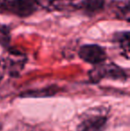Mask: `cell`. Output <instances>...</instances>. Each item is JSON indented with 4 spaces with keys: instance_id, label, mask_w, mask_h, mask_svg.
Returning <instances> with one entry per match:
<instances>
[{
    "instance_id": "6da1fadb",
    "label": "cell",
    "mask_w": 130,
    "mask_h": 131,
    "mask_svg": "<svg viewBox=\"0 0 130 131\" xmlns=\"http://www.w3.org/2000/svg\"><path fill=\"white\" fill-rule=\"evenodd\" d=\"M40 7L39 0H0V12L20 18L30 17Z\"/></svg>"
},
{
    "instance_id": "7a4b0ae2",
    "label": "cell",
    "mask_w": 130,
    "mask_h": 131,
    "mask_svg": "<svg viewBox=\"0 0 130 131\" xmlns=\"http://www.w3.org/2000/svg\"><path fill=\"white\" fill-rule=\"evenodd\" d=\"M27 56L24 53L13 48H6L0 55V67L9 76L17 78L23 71L27 62Z\"/></svg>"
},
{
    "instance_id": "3957f363",
    "label": "cell",
    "mask_w": 130,
    "mask_h": 131,
    "mask_svg": "<svg viewBox=\"0 0 130 131\" xmlns=\"http://www.w3.org/2000/svg\"><path fill=\"white\" fill-rule=\"evenodd\" d=\"M88 77L92 83H98L104 79L120 81H126L128 79L126 70L114 62L102 63L94 66L88 72Z\"/></svg>"
},
{
    "instance_id": "277c9868",
    "label": "cell",
    "mask_w": 130,
    "mask_h": 131,
    "mask_svg": "<svg viewBox=\"0 0 130 131\" xmlns=\"http://www.w3.org/2000/svg\"><path fill=\"white\" fill-rule=\"evenodd\" d=\"M108 119L109 117L104 108L89 111L85 116H82L77 126V131H104Z\"/></svg>"
},
{
    "instance_id": "5b68a950",
    "label": "cell",
    "mask_w": 130,
    "mask_h": 131,
    "mask_svg": "<svg viewBox=\"0 0 130 131\" xmlns=\"http://www.w3.org/2000/svg\"><path fill=\"white\" fill-rule=\"evenodd\" d=\"M78 56L85 62L96 66L105 62L107 53L103 47L97 44H86L79 47Z\"/></svg>"
},
{
    "instance_id": "8992f818",
    "label": "cell",
    "mask_w": 130,
    "mask_h": 131,
    "mask_svg": "<svg viewBox=\"0 0 130 131\" xmlns=\"http://www.w3.org/2000/svg\"><path fill=\"white\" fill-rule=\"evenodd\" d=\"M106 5V0H80L74 5V9L79 10L85 15L92 17L102 13Z\"/></svg>"
},
{
    "instance_id": "52a82bcc",
    "label": "cell",
    "mask_w": 130,
    "mask_h": 131,
    "mask_svg": "<svg viewBox=\"0 0 130 131\" xmlns=\"http://www.w3.org/2000/svg\"><path fill=\"white\" fill-rule=\"evenodd\" d=\"M111 7L117 19L129 23V0H113Z\"/></svg>"
},
{
    "instance_id": "ba28073f",
    "label": "cell",
    "mask_w": 130,
    "mask_h": 131,
    "mask_svg": "<svg viewBox=\"0 0 130 131\" xmlns=\"http://www.w3.org/2000/svg\"><path fill=\"white\" fill-rule=\"evenodd\" d=\"M76 0H39L40 7L47 9L48 11H63L69 6L74 9Z\"/></svg>"
},
{
    "instance_id": "9c48e42d",
    "label": "cell",
    "mask_w": 130,
    "mask_h": 131,
    "mask_svg": "<svg viewBox=\"0 0 130 131\" xmlns=\"http://www.w3.org/2000/svg\"><path fill=\"white\" fill-rule=\"evenodd\" d=\"M112 41L119 46L122 51V56L129 59V31H119L113 34Z\"/></svg>"
},
{
    "instance_id": "30bf717a",
    "label": "cell",
    "mask_w": 130,
    "mask_h": 131,
    "mask_svg": "<svg viewBox=\"0 0 130 131\" xmlns=\"http://www.w3.org/2000/svg\"><path fill=\"white\" fill-rule=\"evenodd\" d=\"M2 79H3V73H2L1 71H0V82H1Z\"/></svg>"
},
{
    "instance_id": "8fae6325",
    "label": "cell",
    "mask_w": 130,
    "mask_h": 131,
    "mask_svg": "<svg viewBox=\"0 0 130 131\" xmlns=\"http://www.w3.org/2000/svg\"><path fill=\"white\" fill-rule=\"evenodd\" d=\"M0 128H1V127H0Z\"/></svg>"
}]
</instances>
